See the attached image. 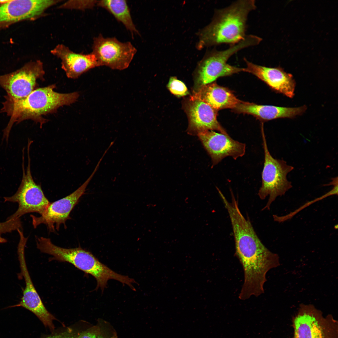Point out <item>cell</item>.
<instances>
[{
	"mask_svg": "<svg viewBox=\"0 0 338 338\" xmlns=\"http://www.w3.org/2000/svg\"><path fill=\"white\" fill-rule=\"evenodd\" d=\"M54 0H10L0 6V22H16L38 18L46 10L62 1Z\"/></svg>",
	"mask_w": 338,
	"mask_h": 338,
	"instance_id": "14",
	"label": "cell"
},
{
	"mask_svg": "<svg viewBox=\"0 0 338 338\" xmlns=\"http://www.w3.org/2000/svg\"><path fill=\"white\" fill-rule=\"evenodd\" d=\"M6 227L3 223H0V234L5 233L6 232Z\"/></svg>",
	"mask_w": 338,
	"mask_h": 338,
	"instance_id": "26",
	"label": "cell"
},
{
	"mask_svg": "<svg viewBox=\"0 0 338 338\" xmlns=\"http://www.w3.org/2000/svg\"><path fill=\"white\" fill-rule=\"evenodd\" d=\"M31 144H28V164L25 171L24 164V150H23V177L21 184L13 195L4 198L5 202L17 203V210L7 219L19 218L26 213L35 212L41 214L49 203L45 196L41 186L36 184L32 177L31 171L30 150Z\"/></svg>",
	"mask_w": 338,
	"mask_h": 338,
	"instance_id": "7",
	"label": "cell"
},
{
	"mask_svg": "<svg viewBox=\"0 0 338 338\" xmlns=\"http://www.w3.org/2000/svg\"><path fill=\"white\" fill-rule=\"evenodd\" d=\"M307 109L304 105L296 107L258 105L241 101L232 110L238 113L252 115L263 121L279 118H293L302 115Z\"/></svg>",
	"mask_w": 338,
	"mask_h": 338,
	"instance_id": "17",
	"label": "cell"
},
{
	"mask_svg": "<svg viewBox=\"0 0 338 338\" xmlns=\"http://www.w3.org/2000/svg\"><path fill=\"white\" fill-rule=\"evenodd\" d=\"M245 72L251 73L262 80L273 90L292 98L296 83L293 76L280 67H268L254 64L244 58Z\"/></svg>",
	"mask_w": 338,
	"mask_h": 338,
	"instance_id": "15",
	"label": "cell"
},
{
	"mask_svg": "<svg viewBox=\"0 0 338 338\" xmlns=\"http://www.w3.org/2000/svg\"><path fill=\"white\" fill-rule=\"evenodd\" d=\"M99 165L97 164L92 174L77 189L69 195L57 201L50 203L40 217L31 215L32 224L34 228L41 224H45L48 230L54 232L59 230L60 225L63 224L66 228L65 222L71 218L70 214L84 194L87 186L98 170Z\"/></svg>",
	"mask_w": 338,
	"mask_h": 338,
	"instance_id": "9",
	"label": "cell"
},
{
	"mask_svg": "<svg viewBox=\"0 0 338 338\" xmlns=\"http://www.w3.org/2000/svg\"><path fill=\"white\" fill-rule=\"evenodd\" d=\"M51 53L61 59L62 68L69 78H77L88 70L99 66L92 53L88 54L76 53L63 44L58 45Z\"/></svg>",
	"mask_w": 338,
	"mask_h": 338,
	"instance_id": "16",
	"label": "cell"
},
{
	"mask_svg": "<svg viewBox=\"0 0 338 338\" xmlns=\"http://www.w3.org/2000/svg\"><path fill=\"white\" fill-rule=\"evenodd\" d=\"M184 107L188 120L187 131L189 134L197 135L210 130L228 135L217 120L218 111L207 103L191 96Z\"/></svg>",
	"mask_w": 338,
	"mask_h": 338,
	"instance_id": "13",
	"label": "cell"
},
{
	"mask_svg": "<svg viewBox=\"0 0 338 338\" xmlns=\"http://www.w3.org/2000/svg\"><path fill=\"white\" fill-rule=\"evenodd\" d=\"M167 87L172 94L178 97L183 96L189 94L185 84L175 77L170 78Z\"/></svg>",
	"mask_w": 338,
	"mask_h": 338,
	"instance_id": "24",
	"label": "cell"
},
{
	"mask_svg": "<svg viewBox=\"0 0 338 338\" xmlns=\"http://www.w3.org/2000/svg\"><path fill=\"white\" fill-rule=\"evenodd\" d=\"M332 185L333 186V187L332 189L331 190H330L326 193L323 196H321L320 197L316 198L315 200L311 201L310 202H308V203H306L305 205H304L303 206L299 208L295 211H294L293 212L287 215H285V218L287 220L291 218L292 217H293L294 215L296 214V213H297L299 211H300V210L303 209L304 208L309 205H310L313 203V202H315L318 201L319 200H321L322 199H324V198H325L327 197L330 196L335 195H337L338 183L337 182L333 183L332 184Z\"/></svg>",
	"mask_w": 338,
	"mask_h": 338,
	"instance_id": "25",
	"label": "cell"
},
{
	"mask_svg": "<svg viewBox=\"0 0 338 338\" xmlns=\"http://www.w3.org/2000/svg\"><path fill=\"white\" fill-rule=\"evenodd\" d=\"M37 248L42 253L53 256L50 260L67 262L76 268L93 276L97 283H101L109 276L110 269L91 253L79 247L66 248L52 243L49 238L40 237L36 239Z\"/></svg>",
	"mask_w": 338,
	"mask_h": 338,
	"instance_id": "5",
	"label": "cell"
},
{
	"mask_svg": "<svg viewBox=\"0 0 338 338\" xmlns=\"http://www.w3.org/2000/svg\"><path fill=\"white\" fill-rule=\"evenodd\" d=\"M96 0H69L63 3L59 7L60 8L76 9L84 10L94 7Z\"/></svg>",
	"mask_w": 338,
	"mask_h": 338,
	"instance_id": "23",
	"label": "cell"
},
{
	"mask_svg": "<svg viewBox=\"0 0 338 338\" xmlns=\"http://www.w3.org/2000/svg\"><path fill=\"white\" fill-rule=\"evenodd\" d=\"M85 321L81 325H74L65 328L60 330L54 331L51 335L42 338H75L80 332L88 325Z\"/></svg>",
	"mask_w": 338,
	"mask_h": 338,
	"instance_id": "22",
	"label": "cell"
},
{
	"mask_svg": "<svg viewBox=\"0 0 338 338\" xmlns=\"http://www.w3.org/2000/svg\"><path fill=\"white\" fill-rule=\"evenodd\" d=\"M256 8L254 0H239L216 9L211 22L198 32L197 49L240 42L246 35L248 15Z\"/></svg>",
	"mask_w": 338,
	"mask_h": 338,
	"instance_id": "2",
	"label": "cell"
},
{
	"mask_svg": "<svg viewBox=\"0 0 338 338\" xmlns=\"http://www.w3.org/2000/svg\"><path fill=\"white\" fill-rule=\"evenodd\" d=\"M75 338H118L116 331L111 324L99 319L95 325L89 324Z\"/></svg>",
	"mask_w": 338,
	"mask_h": 338,
	"instance_id": "21",
	"label": "cell"
},
{
	"mask_svg": "<svg viewBox=\"0 0 338 338\" xmlns=\"http://www.w3.org/2000/svg\"><path fill=\"white\" fill-rule=\"evenodd\" d=\"M92 49L99 66L119 70L129 67L137 52L130 42H121L115 37L105 38L100 34L94 38Z\"/></svg>",
	"mask_w": 338,
	"mask_h": 338,
	"instance_id": "8",
	"label": "cell"
},
{
	"mask_svg": "<svg viewBox=\"0 0 338 338\" xmlns=\"http://www.w3.org/2000/svg\"><path fill=\"white\" fill-rule=\"evenodd\" d=\"M197 135L211 157L212 167L227 156H231L236 160L245 153V144L233 139L228 135L211 130Z\"/></svg>",
	"mask_w": 338,
	"mask_h": 338,
	"instance_id": "12",
	"label": "cell"
},
{
	"mask_svg": "<svg viewBox=\"0 0 338 338\" xmlns=\"http://www.w3.org/2000/svg\"><path fill=\"white\" fill-rule=\"evenodd\" d=\"M10 0H0V3L2 4H4L9 2Z\"/></svg>",
	"mask_w": 338,
	"mask_h": 338,
	"instance_id": "27",
	"label": "cell"
},
{
	"mask_svg": "<svg viewBox=\"0 0 338 338\" xmlns=\"http://www.w3.org/2000/svg\"><path fill=\"white\" fill-rule=\"evenodd\" d=\"M44 74L43 63L40 60L30 63L20 69L0 76V85L8 97L14 100L25 98L34 90L37 80Z\"/></svg>",
	"mask_w": 338,
	"mask_h": 338,
	"instance_id": "11",
	"label": "cell"
},
{
	"mask_svg": "<svg viewBox=\"0 0 338 338\" xmlns=\"http://www.w3.org/2000/svg\"><path fill=\"white\" fill-rule=\"evenodd\" d=\"M55 85H52L34 90L24 98L14 100L8 97L3 103L2 110L10 117L3 132L4 137L8 138L14 123L30 119L38 122L42 127L46 120L42 115L56 110L65 105L74 102L79 94L77 92L61 93L54 90Z\"/></svg>",
	"mask_w": 338,
	"mask_h": 338,
	"instance_id": "3",
	"label": "cell"
},
{
	"mask_svg": "<svg viewBox=\"0 0 338 338\" xmlns=\"http://www.w3.org/2000/svg\"><path fill=\"white\" fill-rule=\"evenodd\" d=\"M96 5L104 8L122 23L132 36L139 34L133 21L127 1L124 0L97 1Z\"/></svg>",
	"mask_w": 338,
	"mask_h": 338,
	"instance_id": "19",
	"label": "cell"
},
{
	"mask_svg": "<svg viewBox=\"0 0 338 338\" xmlns=\"http://www.w3.org/2000/svg\"><path fill=\"white\" fill-rule=\"evenodd\" d=\"M27 239L21 237L18 245L17 253L21 274L25 282V286L19 303L14 306L25 308L33 313L44 325L52 332L54 330L53 321L56 320L47 310L44 305L31 280L27 267L25 249Z\"/></svg>",
	"mask_w": 338,
	"mask_h": 338,
	"instance_id": "10",
	"label": "cell"
},
{
	"mask_svg": "<svg viewBox=\"0 0 338 338\" xmlns=\"http://www.w3.org/2000/svg\"><path fill=\"white\" fill-rule=\"evenodd\" d=\"M262 40L254 35H246L239 43L230 45L227 49L219 50L215 48L207 51L199 63L195 71V90L214 82L221 77L245 72V68L236 67L227 63L228 59L239 51L257 45Z\"/></svg>",
	"mask_w": 338,
	"mask_h": 338,
	"instance_id": "4",
	"label": "cell"
},
{
	"mask_svg": "<svg viewBox=\"0 0 338 338\" xmlns=\"http://www.w3.org/2000/svg\"><path fill=\"white\" fill-rule=\"evenodd\" d=\"M192 97L207 103L218 111L230 108L233 109L241 102L227 88L212 83L194 91Z\"/></svg>",
	"mask_w": 338,
	"mask_h": 338,
	"instance_id": "18",
	"label": "cell"
},
{
	"mask_svg": "<svg viewBox=\"0 0 338 338\" xmlns=\"http://www.w3.org/2000/svg\"><path fill=\"white\" fill-rule=\"evenodd\" d=\"M234 238L235 255L244 273V281L238 298L244 300L252 296L258 297L264 293L267 272L279 265L278 255L269 250L254 231H243Z\"/></svg>",
	"mask_w": 338,
	"mask_h": 338,
	"instance_id": "1",
	"label": "cell"
},
{
	"mask_svg": "<svg viewBox=\"0 0 338 338\" xmlns=\"http://www.w3.org/2000/svg\"><path fill=\"white\" fill-rule=\"evenodd\" d=\"M294 338H324L321 326L315 317L307 312L298 315L294 321Z\"/></svg>",
	"mask_w": 338,
	"mask_h": 338,
	"instance_id": "20",
	"label": "cell"
},
{
	"mask_svg": "<svg viewBox=\"0 0 338 338\" xmlns=\"http://www.w3.org/2000/svg\"><path fill=\"white\" fill-rule=\"evenodd\" d=\"M263 145L264 151V166L262 173V185L258 195L261 199L269 196L268 201L263 210L269 209L271 203L279 196L284 195L292 187L287 177L294 167L283 159L274 158L268 148L263 129L262 130Z\"/></svg>",
	"mask_w": 338,
	"mask_h": 338,
	"instance_id": "6",
	"label": "cell"
}]
</instances>
